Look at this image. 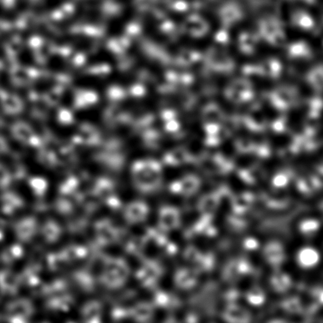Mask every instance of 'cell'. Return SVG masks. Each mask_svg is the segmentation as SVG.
I'll return each mask as SVG.
<instances>
[{"mask_svg":"<svg viewBox=\"0 0 323 323\" xmlns=\"http://www.w3.org/2000/svg\"><path fill=\"white\" fill-rule=\"evenodd\" d=\"M15 230L18 240L28 242L38 232V223L33 217H25L15 224Z\"/></svg>","mask_w":323,"mask_h":323,"instance_id":"cell-6","label":"cell"},{"mask_svg":"<svg viewBox=\"0 0 323 323\" xmlns=\"http://www.w3.org/2000/svg\"><path fill=\"white\" fill-rule=\"evenodd\" d=\"M152 307L149 303L142 302L133 306L129 310L130 317L138 321H147L152 316Z\"/></svg>","mask_w":323,"mask_h":323,"instance_id":"cell-10","label":"cell"},{"mask_svg":"<svg viewBox=\"0 0 323 323\" xmlns=\"http://www.w3.org/2000/svg\"><path fill=\"white\" fill-rule=\"evenodd\" d=\"M95 235L100 244H110L118 240L120 231L113 222L109 219H103L96 223Z\"/></svg>","mask_w":323,"mask_h":323,"instance_id":"cell-5","label":"cell"},{"mask_svg":"<svg viewBox=\"0 0 323 323\" xmlns=\"http://www.w3.org/2000/svg\"><path fill=\"white\" fill-rule=\"evenodd\" d=\"M175 215L174 211H172L171 209L165 208L160 211V224L162 227L165 229L170 228L171 226L173 227L174 226L176 222L174 221Z\"/></svg>","mask_w":323,"mask_h":323,"instance_id":"cell-13","label":"cell"},{"mask_svg":"<svg viewBox=\"0 0 323 323\" xmlns=\"http://www.w3.org/2000/svg\"><path fill=\"white\" fill-rule=\"evenodd\" d=\"M130 274L131 270L126 260L120 257H109L103 261L100 278L104 287L117 289L127 283Z\"/></svg>","mask_w":323,"mask_h":323,"instance_id":"cell-1","label":"cell"},{"mask_svg":"<svg viewBox=\"0 0 323 323\" xmlns=\"http://www.w3.org/2000/svg\"><path fill=\"white\" fill-rule=\"evenodd\" d=\"M157 268L152 263H146L137 272V278L144 285H148L157 276Z\"/></svg>","mask_w":323,"mask_h":323,"instance_id":"cell-11","label":"cell"},{"mask_svg":"<svg viewBox=\"0 0 323 323\" xmlns=\"http://www.w3.org/2000/svg\"><path fill=\"white\" fill-rule=\"evenodd\" d=\"M21 280L19 275L10 271H6L0 275V285L6 293L11 294H14L19 289Z\"/></svg>","mask_w":323,"mask_h":323,"instance_id":"cell-8","label":"cell"},{"mask_svg":"<svg viewBox=\"0 0 323 323\" xmlns=\"http://www.w3.org/2000/svg\"><path fill=\"white\" fill-rule=\"evenodd\" d=\"M318 253L311 248H304L299 254V261L303 267H311L318 262Z\"/></svg>","mask_w":323,"mask_h":323,"instance_id":"cell-12","label":"cell"},{"mask_svg":"<svg viewBox=\"0 0 323 323\" xmlns=\"http://www.w3.org/2000/svg\"><path fill=\"white\" fill-rule=\"evenodd\" d=\"M149 208L143 201H131L124 208V217L130 225L139 224L147 218Z\"/></svg>","mask_w":323,"mask_h":323,"instance_id":"cell-4","label":"cell"},{"mask_svg":"<svg viewBox=\"0 0 323 323\" xmlns=\"http://www.w3.org/2000/svg\"><path fill=\"white\" fill-rule=\"evenodd\" d=\"M11 182V174L8 169L0 165V188L8 187Z\"/></svg>","mask_w":323,"mask_h":323,"instance_id":"cell-14","label":"cell"},{"mask_svg":"<svg viewBox=\"0 0 323 323\" xmlns=\"http://www.w3.org/2000/svg\"><path fill=\"white\" fill-rule=\"evenodd\" d=\"M131 172L133 184L141 192H151L160 184L162 171L159 166L153 162H137L133 165Z\"/></svg>","mask_w":323,"mask_h":323,"instance_id":"cell-2","label":"cell"},{"mask_svg":"<svg viewBox=\"0 0 323 323\" xmlns=\"http://www.w3.org/2000/svg\"><path fill=\"white\" fill-rule=\"evenodd\" d=\"M42 236L45 241L55 243L62 234V229L56 221L48 220L40 228Z\"/></svg>","mask_w":323,"mask_h":323,"instance_id":"cell-9","label":"cell"},{"mask_svg":"<svg viewBox=\"0 0 323 323\" xmlns=\"http://www.w3.org/2000/svg\"><path fill=\"white\" fill-rule=\"evenodd\" d=\"M31 184H33V188H34L35 191L37 192L43 191L45 189L46 184L44 180L41 178H34L31 181Z\"/></svg>","mask_w":323,"mask_h":323,"instance_id":"cell-15","label":"cell"},{"mask_svg":"<svg viewBox=\"0 0 323 323\" xmlns=\"http://www.w3.org/2000/svg\"><path fill=\"white\" fill-rule=\"evenodd\" d=\"M102 304L98 300L86 302L81 310V316L86 322H99L101 319Z\"/></svg>","mask_w":323,"mask_h":323,"instance_id":"cell-7","label":"cell"},{"mask_svg":"<svg viewBox=\"0 0 323 323\" xmlns=\"http://www.w3.org/2000/svg\"><path fill=\"white\" fill-rule=\"evenodd\" d=\"M8 318L14 322H26L34 313L33 303L26 298H18L9 303Z\"/></svg>","mask_w":323,"mask_h":323,"instance_id":"cell-3","label":"cell"}]
</instances>
